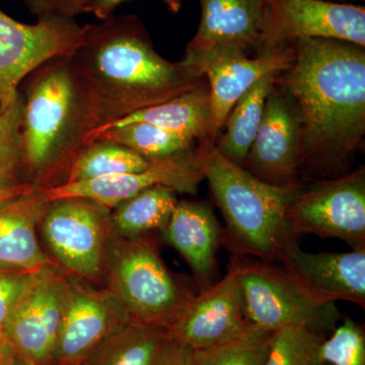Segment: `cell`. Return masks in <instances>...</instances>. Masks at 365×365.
<instances>
[{
	"instance_id": "52a82bcc",
	"label": "cell",
	"mask_w": 365,
	"mask_h": 365,
	"mask_svg": "<svg viewBox=\"0 0 365 365\" xmlns=\"http://www.w3.org/2000/svg\"><path fill=\"white\" fill-rule=\"evenodd\" d=\"M111 209L86 198L49 201L40 220L48 256L69 275L103 287Z\"/></svg>"
},
{
	"instance_id": "836d02e7",
	"label": "cell",
	"mask_w": 365,
	"mask_h": 365,
	"mask_svg": "<svg viewBox=\"0 0 365 365\" xmlns=\"http://www.w3.org/2000/svg\"><path fill=\"white\" fill-rule=\"evenodd\" d=\"M126 0H95L90 9L96 18L102 21L112 16L113 11Z\"/></svg>"
},
{
	"instance_id": "277c9868",
	"label": "cell",
	"mask_w": 365,
	"mask_h": 365,
	"mask_svg": "<svg viewBox=\"0 0 365 365\" xmlns=\"http://www.w3.org/2000/svg\"><path fill=\"white\" fill-rule=\"evenodd\" d=\"M197 163L225 220L222 246L232 255L278 263L297 237L287 211L304 182L274 186L230 162L212 143H200Z\"/></svg>"
},
{
	"instance_id": "9a60e30c",
	"label": "cell",
	"mask_w": 365,
	"mask_h": 365,
	"mask_svg": "<svg viewBox=\"0 0 365 365\" xmlns=\"http://www.w3.org/2000/svg\"><path fill=\"white\" fill-rule=\"evenodd\" d=\"M203 180L195 150L192 148L150 163L146 169L139 172L67 182L43 192L48 201L78 197L112 209L122 201L155 186L170 187L178 194L196 195Z\"/></svg>"
},
{
	"instance_id": "8992f818",
	"label": "cell",
	"mask_w": 365,
	"mask_h": 365,
	"mask_svg": "<svg viewBox=\"0 0 365 365\" xmlns=\"http://www.w3.org/2000/svg\"><path fill=\"white\" fill-rule=\"evenodd\" d=\"M252 324L267 332L304 328L328 337L343 318L336 304L304 292L280 264L232 255Z\"/></svg>"
},
{
	"instance_id": "ffe728a7",
	"label": "cell",
	"mask_w": 365,
	"mask_h": 365,
	"mask_svg": "<svg viewBox=\"0 0 365 365\" xmlns=\"http://www.w3.org/2000/svg\"><path fill=\"white\" fill-rule=\"evenodd\" d=\"M201 20L186 53L216 46H235L260 52L265 34V0H199Z\"/></svg>"
},
{
	"instance_id": "4fadbf2b",
	"label": "cell",
	"mask_w": 365,
	"mask_h": 365,
	"mask_svg": "<svg viewBox=\"0 0 365 365\" xmlns=\"http://www.w3.org/2000/svg\"><path fill=\"white\" fill-rule=\"evenodd\" d=\"M252 327L237 269L230 263L222 279L197 292L169 333L170 339L203 350L225 344Z\"/></svg>"
},
{
	"instance_id": "83f0119b",
	"label": "cell",
	"mask_w": 365,
	"mask_h": 365,
	"mask_svg": "<svg viewBox=\"0 0 365 365\" xmlns=\"http://www.w3.org/2000/svg\"><path fill=\"white\" fill-rule=\"evenodd\" d=\"M272 336L254 326L225 344L196 350L197 356L202 365H265Z\"/></svg>"
},
{
	"instance_id": "1f68e13d",
	"label": "cell",
	"mask_w": 365,
	"mask_h": 365,
	"mask_svg": "<svg viewBox=\"0 0 365 365\" xmlns=\"http://www.w3.org/2000/svg\"><path fill=\"white\" fill-rule=\"evenodd\" d=\"M29 11L40 19L76 20L81 14L90 13L95 0H24Z\"/></svg>"
},
{
	"instance_id": "d4e9b609",
	"label": "cell",
	"mask_w": 365,
	"mask_h": 365,
	"mask_svg": "<svg viewBox=\"0 0 365 365\" xmlns=\"http://www.w3.org/2000/svg\"><path fill=\"white\" fill-rule=\"evenodd\" d=\"M96 139L123 145L150 163L192 150L195 144L194 139L145 122L102 127L91 134L88 143Z\"/></svg>"
},
{
	"instance_id": "8fae6325",
	"label": "cell",
	"mask_w": 365,
	"mask_h": 365,
	"mask_svg": "<svg viewBox=\"0 0 365 365\" xmlns=\"http://www.w3.org/2000/svg\"><path fill=\"white\" fill-rule=\"evenodd\" d=\"M81 35L83 26L76 20L40 19L29 25L0 11V111L34 68L56 55H71Z\"/></svg>"
},
{
	"instance_id": "6da1fadb",
	"label": "cell",
	"mask_w": 365,
	"mask_h": 365,
	"mask_svg": "<svg viewBox=\"0 0 365 365\" xmlns=\"http://www.w3.org/2000/svg\"><path fill=\"white\" fill-rule=\"evenodd\" d=\"M292 45L294 58L274 85L299 122L300 180L342 176L364 140V48L332 39Z\"/></svg>"
},
{
	"instance_id": "3957f363",
	"label": "cell",
	"mask_w": 365,
	"mask_h": 365,
	"mask_svg": "<svg viewBox=\"0 0 365 365\" xmlns=\"http://www.w3.org/2000/svg\"><path fill=\"white\" fill-rule=\"evenodd\" d=\"M19 91L26 184L39 190L66 184L72 165L101 127L93 93L67 54L34 68Z\"/></svg>"
},
{
	"instance_id": "44dd1931",
	"label": "cell",
	"mask_w": 365,
	"mask_h": 365,
	"mask_svg": "<svg viewBox=\"0 0 365 365\" xmlns=\"http://www.w3.org/2000/svg\"><path fill=\"white\" fill-rule=\"evenodd\" d=\"M131 122H145L198 140L199 143L215 144L211 133V102L207 83L103 127Z\"/></svg>"
},
{
	"instance_id": "cb8c5ba5",
	"label": "cell",
	"mask_w": 365,
	"mask_h": 365,
	"mask_svg": "<svg viewBox=\"0 0 365 365\" xmlns=\"http://www.w3.org/2000/svg\"><path fill=\"white\" fill-rule=\"evenodd\" d=\"M279 73L259 79L235 103L225 123V133L216 139L215 148L230 162L242 167L260 126L266 98Z\"/></svg>"
},
{
	"instance_id": "7c38bea8",
	"label": "cell",
	"mask_w": 365,
	"mask_h": 365,
	"mask_svg": "<svg viewBox=\"0 0 365 365\" xmlns=\"http://www.w3.org/2000/svg\"><path fill=\"white\" fill-rule=\"evenodd\" d=\"M66 294V273L50 267L21 297L7 319L16 356L32 365H54Z\"/></svg>"
},
{
	"instance_id": "5b68a950",
	"label": "cell",
	"mask_w": 365,
	"mask_h": 365,
	"mask_svg": "<svg viewBox=\"0 0 365 365\" xmlns=\"http://www.w3.org/2000/svg\"><path fill=\"white\" fill-rule=\"evenodd\" d=\"M158 234L124 239L110 232L104 283L131 322L170 329L198 290L163 261Z\"/></svg>"
},
{
	"instance_id": "9c48e42d",
	"label": "cell",
	"mask_w": 365,
	"mask_h": 365,
	"mask_svg": "<svg viewBox=\"0 0 365 365\" xmlns=\"http://www.w3.org/2000/svg\"><path fill=\"white\" fill-rule=\"evenodd\" d=\"M294 58L292 45L267 50L253 58L235 46H216L203 52L185 53L180 61L182 66L208 81L213 140L217 139L237 100L263 76L285 71Z\"/></svg>"
},
{
	"instance_id": "4316f807",
	"label": "cell",
	"mask_w": 365,
	"mask_h": 365,
	"mask_svg": "<svg viewBox=\"0 0 365 365\" xmlns=\"http://www.w3.org/2000/svg\"><path fill=\"white\" fill-rule=\"evenodd\" d=\"M21 113L23 97L18 91L9 107L0 111V191L28 185L24 178Z\"/></svg>"
},
{
	"instance_id": "603a6c76",
	"label": "cell",
	"mask_w": 365,
	"mask_h": 365,
	"mask_svg": "<svg viewBox=\"0 0 365 365\" xmlns=\"http://www.w3.org/2000/svg\"><path fill=\"white\" fill-rule=\"evenodd\" d=\"M177 194L170 187L155 186L117 204L110 215L112 232L124 239L160 234L179 200Z\"/></svg>"
},
{
	"instance_id": "e0dca14e",
	"label": "cell",
	"mask_w": 365,
	"mask_h": 365,
	"mask_svg": "<svg viewBox=\"0 0 365 365\" xmlns=\"http://www.w3.org/2000/svg\"><path fill=\"white\" fill-rule=\"evenodd\" d=\"M278 264L314 299L324 304L349 302L365 309V250L309 253L294 241Z\"/></svg>"
},
{
	"instance_id": "d6986e66",
	"label": "cell",
	"mask_w": 365,
	"mask_h": 365,
	"mask_svg": "<svg viewBox=\"0 0 365 365\" xmlns=\"http://www.w3.org/2000/svg\"><path fill=\"white\" fill-rule=\"evenodd\" d=\"M49 201L31 189L0 202V271H40L58 267L41 246L38 228Z\"/></svg>"
},
{
	"instance_id": "2e32d148",
	"label": "cell",
	"mask_w": 365,
	"mask_h": 365,
	"mask_svg": "<svg viewBox=\"0 0 365 365\" xmlns=\"http://www.w3.org/2000/svg\"><path fill=\"white\" fill-rule=\"evenodd\" d=\"M299 122L287 97L274 85L242 168L274 186H294L304 182L299 178Z\"/></svg>"
},
{
	"instance_id": "8d00e7d4",
	"label": "cell",
	"mask_w": 365,
	"mask_h": 365,
	"mask_svg": "<svg viewBox=\"0 0 365 365\" xmlns=\"http://www.w3.org/2000/svg\"><path fill=\"white\" fill-rule=\"evenodd\" d=\"M9 365H32L29 364V362L25 361V360L20 359V357L16 356L14 355V359H11V361L9 362Z\"/></svg>"
},
{
	"instance_id": "f546056e",
	"label": "cell",
	"mask_w": 365,
	"mask_h": 365,
	"mask_svg": "<svg viewBox=\"0 0 365 365\" xmlns=\"http://www.w3.org/2000/svg\"><path fill=\"white\" fill-rule=\"evenodd\" d=\"M321 357L326 365H365L364 326L343 317L321 345Z\"/></svg>"
},
{
	"instance_id": "484cf974",
	"label": "cell",
	"mask_w": 365,
	"mask_h": 365,
	"mask_svg": "<svg viewBox=\"0 0 365 365\" xmlns=\"http://www.w3.org/2000/svg\"><path fill=\"white\" fill-rule=\"evenodd\" d=\"M150 163L123 145L96 139L86 144L72 165L67 182L139 172L146 169Z\"/></svg>"
},
{
	"instance_id": "4dcf8cb0",
	"label": "cell",
	"mask_w": 365,
	"mask_h": 365,
	"mask_svg": "<svg viewBox=\"0 0 365 365\" xmlns=\"http://www.w3.org/2000/svg\"><path fill=\"white\" fill-rule=\"evenodd\" d=\"M44 270L0 271V365H9L14 356L6 333L9 314Z\"/></svg>"
},
{
	"instance_id": "30bf717a",
	"label": "cell",
	"mask_w": 365,
	"mask_h": 365,
	"mask_svg": "<svg viewBox=\"0 0 365 365\" xmlns=\"http://www.w3.org/2000/svg\"><path fill=\"white\" fill-rule=\"evenodd\" d=\"M260 52L299 39L345 41L365 47V9L332 0H265Z\"/></svg>"
},
{
	"instance_id": "ba28073f",
	"label": "cell",
	"mask_w": 365,
	"mask_h": 365,
	"mask_svg": "<svg viewBox=\"0 0 365 365\" xmlns=\"http://www.w3.org/2000/svg\"><path fill=\"white\" fill-rule=\"evenodd\" d=\"M302 185L287 211L294 237L338 239L353 251L365 250V170Z\"/></svg>"
},
{
	"instance_id": "7a4b0ae2",
	"label": "cell",
	"mask_w": 365,
	"mask_h": 365,
	"mask_svg": "<svg viewBox=\"0 0 365 365\" xmlns=\"http://www.w3.org/2000/svg\"><path fill=\"white\" fill-rule=\"evenodd\" d=\"M71 56L97 103L101 127L206 83L205 76L158 54L133 14L83 26Z\"/></svg>"
},
{
	"instance_id": "f1b7e54d",
	"label": "cell",
	"mask_w": 365,
	"mask_h": 365,
	"mask_svg": "<svg viewBox=\"0 0 365 365\" xmlns=\"http://www.w3.org/2000/svg\"><path fill=\"white\" fill-rule=\"evenodd\" d=\"M325 338L304 328L276 331L265 365H326L321 357Z\"/></svg>"
},
{
	"instance_id": "e575fe53",
	"label": "cell",
	"mask_w": 365,
	"mask_h": 365,
	"mask_svg": "<svg viewBox=\"0 0 365 365\" xmlns=\"http://www.w3.org/2000/svg\"><path fill=\"white\" fill-rule=\"evenodd\" d=\"M33 188L34 187L30 186V185H23V186L16 187V188L1 190L0 191V202L13 198V197L21 195V194L25 193V192Z\"/></svg>"
},
{
	"instance_id": "5bb4252c",
	"label": "cell",
	"mask_w": 365,
	"mask_h": 365,
	"mask_svg": "<svg viewBox=\"0 0 365 365\" xmlns=\"http://www.w3.org/2000/svg\"><path fill=\"white\" fill-rule=\"evenodd\" d=\"M130 321L104 287L66 274V294L54 365H81L118 327Z\"/></svg>"
},
{
	"instance_id": "ac0fdd59",
	"label": "cell",
	"mask_w": 365,
	"mask_h": 365,
	"mask_svg": "<svg viewBox=\"0 0 365 365\" xmlns=\"http://www.w3.org/2000/svg\"><path fill=\"white\" fill-rule=\"evenodd\" d=\"M160 235L188 264L198 292L216 282L223 230L207 202L178 200Z\"/></svg>"
},
{
	"instance_id": "7402d4cb",
	"label": "cell",
	"mask_w": 365,
	"mask_h": 365,
	"mask_svg": "<svg viewBox=\"0 0 365 365\" xmlns=\"http://www.w3.org/2000/svg\"><path fill=\"white\" fill-rule=\"evenodd\" d=\"M169 329L128 321L113 331L81 365H155Z\"/></svg>"
},
{
	"instance_id": "d6a6232c",
	"label": "cell",
	"mask_w": 365,
	"mask_h": 365,
	"mask_svg": "<svg viewBox=\"0 0 365 365\" xmlns=\"http://www.w3.org/2000/svg\"><path fill=\"white\" fill-rule=\"evenodd\" d=\"M155 365H202L196 350L181 342L169 339L158 355Z\"/></svg>"
},
{
	"instance_id": "d590c367",
	"label": "cell",
	"mask_w": 365,
	"mask_h": 365,
	"mask_svg": "<svg viewBox=\"0 0 365 365\" xmlns=\"http://www.w3.org/2000/svg\"><path fill=\"white\" fill-rule=\"evenodd\" d=\"M172 13H179L180 9L182 7V0H163Z\"/></svg>"
}]
</instances>
